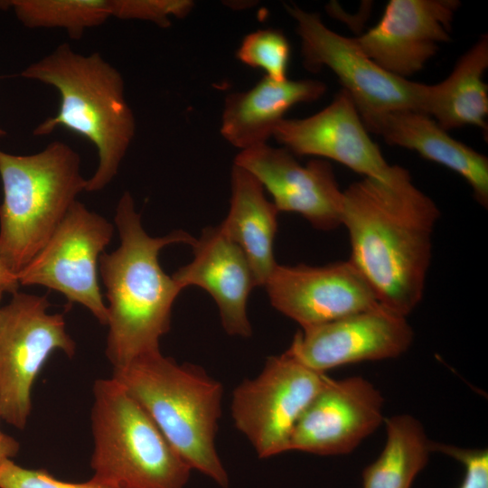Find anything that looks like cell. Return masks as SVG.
Segmentation results:
<instances>
[{"label":"cell","instance_id":"6da1fadb","mask_svg":"<svg viewBox=\"0 0 488 488\" xmlns=\"http://www.w3.org/2000/svg\"><path fill=\"white\" fill-rule=\"evenodd\" d=\"M439 217L435 202L399 165L386 180L363 177L343 191L349 260L378 302L405 317L423 298Z\"/></svg>","mask_w":488,"mask_h":488},{"label":"cell","instance_id":"7a4b0ae2","mask_svg":"<svg viewBox=\"0 0 488 488\" xmlns=\"http://www.w3.org/2000/svg\"><path fill=\"white\" fill-rule=\"evenodd\" d=\"M120 245L102 253L99 269L106 287L108 326L106 356L113 370L159 352V342L171 325L174 300L183 290L159 263L162 249L192 246L195 238L182 230L163 237L146 233L129 192L116 209Z\"/></svg>","mask_w":488,"mask_h":488},{"label":"cell","instance_id":"3957f363","mask_svg":"<svg viewBox=\"0 0 488 488\" xmlns=\"http://www.w3.org/2000/svg\"><path fill=\"white\" fill-rule=\"evenodd\" d=\"M21 75L51 85L60 93L57 114L40 123L33 135L47 136L63 127L93 143L99 164L87 179L85 192L105 188L117 175L136 134V119L125 99L120 72L99 52L83 55L64 42Z\"/></svg>","mask_w":488,"mask_h":488},{"label":"cell","instance_id":"277c9868","mask_svg":"<svg viewBox=\"0 0 488 488\" xmlns=\"http://www.w3.org/2000/svg\"><path fill=\"white\" fill-rule=\"evenodd\" d=\"M192 470L229 486L215 439L221 414L222 384L201 367L177 363L161 352L113 370Z\"/></svg>","mask_w":488,"mask_h":488},{"label":"cell","instance_id":"5b68a950","mask_svg":"<svg viewBox=\"0 0 488 488\" xmlns=\"http://www.w3.org/2000/svg\"><path fill=\"white\" fill-rule=\"evenodd\" d=\"M80 166L79 154L59 140L29 155L0 150V258L14 274L42 249L86 190Z\"/></svg>","mask_w":488,"mask_h":488},{"label":"cell","instance_id":"8992f818","mask_svg":"<svg viewBox=\"0 0 488 488\" xmlns=\"http://www.w3.org/2000/svg\"><path fill=\"white\" fill-rule=\"evenodd\" d=\"M92 479L111 488H184L192 468L113 377L93 386Z\"/></svg>","mask_w":488,"mask_h":488},{"label":"cell","instance_id":"52a82bcc","mask_svg":"<svg viewBox=\"0 0 488 488\" xmlns=\"http://www.w3.org/2000/svg\"><path fill=\"white\" fill-rule=\"evenodd\" d=\"M46 296L15 292L0 307V417L23 429L32 410L34 381L52 353L68 357L76 343L62 314H49Z\"/></svg>","mask_w":488,"mask_h":488},{"label":"cell","instance_id":"ba28073f","mask_svg":"<svg viewBox=\"0 0 488 488\" xmlns=\"http://www.w3.org/2000/svg\"><path fill=\"white\" fill-rule=\"evenodd\" d=\"M286 10L296 22L305 67L329 68L353 99L360 115L397 109L426 114L429 85L386 71L349 38L330 30L318 14L293 5Z\"/></svg>","mask_w":488,"mask_h":488},{"label":"cell","instance_id":"9c48e42d","mask_svg":"<svg viewBox=\"0 0 488 488\" xmlns=\"http://www.w3.org/2000/svg\"><path fill=\"white\" fill-rule=\"evenodd\" d=\"M327 377L286 351L268 357L257 377L243 380L234 389V426L247 437L259 458L287 452L296 422Z\"/></svg>","mask_w":488,"mask_h":488},{"label":"cell","instance_id":"30bf717a","mask_svg":"<svg viewBox=\"0 0 488 488\" xmlns=\"http://www.w3.org/2000/svg\"><path fill=\"white\" fill-rule=\"evenodd\" d=\"M114 230L106 218L76 201L42 249L16 275L20 286H42L58 291L107 325L108 308L98 269Z\"/></svg>","mask_w":488,"mask_h":488},{"label":"cell","instance_id":"8fae6325","mask_svg":"<svg viewBox=\"0 0 488 488\" xmlns=\"http://www.w3.org/2000/svg\"><path fill=\"white\" fill-rule=\"evenodd\" d=\"M407 320L379 304L297 332L287 352L307 367L327 371L351 363L397 358L412 344Z\"/></svg>","mask_w":488,"mask_h":488},{"label":"cell","instance_id":"7c38bea8","mask_svg":"<svg viewBox=\"0 0 488 488\" xmlns=\"http://www.w3.org/2000/svg\"><path fill=\"white\" fill-rule=\"evenodd\" d=\"M383 406V396L368 380L327 377L296 422L287 451L349 454L384 422Z\"/></svg>","mask_w":488,"mask_h":488},{"label":"cell","instance_id":"4fadbf2b","mask_svg":"<svg viewBox=\"0 0 488 488\" xmlns=\"http://www.w3.org/2000/svg\"><path fill=\"white\" fill-rule=\"evenodd\" d=\"M264 287L272 306L302 329L380 304L369 283L349 259L324 266L277 264Z\"/></svg>","mask_w":488,"mask_h":488},{"label":"cell","instance_id":"5bb4252c","mask_svg":"<svg viewBox=\"0 0 488 488\" xmlns=\"http://www.w3.org/2000/svg\"><path fill=\"white\" fill-rule=\"evenodd\" d=\"M234 164L261 183L278 211L300 214L317 230L342 225L343 191L328 162L313 159L301 165L287 149L265 144L241 150Z\"/></svg>","mask_w":488,"mask_h":488},{"label":"cell","instance_id":"9a60e30c","mask_svg":"<svg viewBox=\"0 0 488 488\" xmlns=\"http://www.w3.org/2000/svg\"><path fill=\"white\" fill-rule=\"evenodd\" d=\"M459 6L456 0H390L378 23L354 40L380 68L407 79L450 40Z\"/></svg>","mask_w":488,"mask_h":488},{"label":"cell","instance_id":"2e32d148","mask_svg":"<svg viewBox=\"0 0 488 488\" xmlns=\"http://www.w3.org/2000/svg\"><path fill=\"white\" fill-rule=\"evenodd\" d=\"M273 136L294 155L329 158L364 177L386 180L396 167L389 164L370 137L353 99L344 89L311 117L284 118Z\"/></svg>","mask_w":488,"mask_h":488},{"label":"cell","instance_id":"e0dca14e","mask_svg":"<svg viewBox=\"0 0 488 488\" xmlns=\"http://www.w3.org/2000/svg\"><path fill=\"white\" fill-rule=\"evenodd\" d=\"M192 247L193 259L172 277L182 289L194 286L211 296L228 334L250 337L247 303L257 286L245 254L220 225L205 228Z\"/></svg>","mask_w":488,"mask_h":488},{"label":"cell","instance_id":"ac0fdd59","mask_svg":"<svg viewBox=\"0 0 488 488\" xmlns=\"http://www.w3.org/2000/svg\"><path fill=\"white\" fill-rule=\"evenodd\" d=\"M368 131L385 141L418 152L457 173L471 186L475 200L488 206V159L451 137L430 116L410 109L360 115Z\"/></svg>","mask_w":488,"mask_h":488},{"label":"cell","instance_id":"d6986e66","mask_svg":"<svg viewBox=\"0 0 488 488\" xmlns=\"http://www.w3.org/2000/svg\"><path fill=\"white\" fill-rule=\"evenodd\" d=\"M325 91V84L319 80H275L265 76L250 89L227 96L221 133L240 151L265 145L289 108L317 100Z\"/></svg>","mask_w":488,"mask_h":488},{"label":"cell","instance_id":"ffe728a7","mask_svg":"<svg viewBox=\"0 0 488 488\" xmlns=\"http://www.w3.org/2000/svg\"><path fill=\"white\" fill-rule=\"evenodd\" d=\"M231 196L221 230L245 254L257 286H265L277 262L274 244L278 211L266 199L261 183L246 169L233 164Z\"/></svg>","mask_w":488,"mask_h":488},{"label":"cell","instance_id":"44dd1931","mask_svg":"<svg viewBox=\"0 0 488 488\" xmlns=\"http://www.w3.org/2000/svg\"><path fill=\"white\" fill-rule=\"evenodd\" d=\"M488 36L483 34L456 62L443 81L429 85L426 114L444 130L474 126L487 130Z\"/></svg>","mask_w":488,"mask_h":488},{"label":"cell","instance_id":"7402d4cb","mask_svg":"<svg viewBox=\"0 0 488 488\" xmlns=\"http://www.w3.org/2000/svg\"><path fill=\"white\" fill-rule=\"evenodd\" d=\"M387 440L379 457L361 474V488H411L429 459L431 440L408 414L384 418Z\"/></svg>","mask_w":488,"mask_h":488},{"label":"cell","instance_id":"603a6c76","mask_svg":"<svg viewBox=\"0 0 488 488\" xmlns=\"http://www.w3.org/2000/svg\"><path fill=\"white\" fill-rule=\"evenodd\" d=\"M17 18L29 28L64 29L70 39L80 40L84 32L111 17V0H12Z\"/></svg>","mask_w":488,"mask_h":488},{"label":"cell","instance_id":"cb8c5ba5","mask_svg":"<svg viewBox=\"0 0 488 488\" xmlns=\"http://www.w3.org/2000/svg\"><path fill=\"white\" fill-rule=\"evenodd\" d=\"M291 47L285 34L277 29L258 30L242 40L238 59L246 65L261 69L266 77L286 80Z\"/></svg>","mask_w":488,"mask_h":488},{"label":"cell","instance_id":"d4e9b609","mask_svg":"<svg viewBox=\"0 0 488 488\" xmlns=\"http://www.w3.org/2000/svg\"><path fill=\"white\" fill-rule=\"evenodd\" d=\"M190 0H111V16L122 20H144L166 28L170 18H184L193 9Z\"/></svg>","mask_w":488,"mask_h":488},{"label":"cell","instance_id":"484cf974","mask_svg":"<svg viewBox=\"0 0 488 488\" xmlns=\"http://www.w3.org/2000/svg\"><path fill=\"white\" fill-rule=\"evenodd\" d=\"M0 488H111L92 478L84 483L59 480L44 469H29L12 459L0 466Z\"/></svg>","mask_w":488,"mask_h":488},{"label":"cell","instance_id":"4316f807","mask_svg":"<svg viewBox=\"0 0 488 488\" xmlns=\"http://www.w3.org/2000/svg\"><path fill=\"white\" fill-rule=\"evenodd\" d=\"M431 450L443 453L462 464L465 475L458 488H488L487 448H465L431 441Z\"/></svg>","mask_w":488,"mask_h":488},{"label":"cell","instance_id":"83f0119b","mask_svg":"<svg viewBox=\"0 0 488 488\" xmlns=\"http://www.w3.org/2000/svg\"><path fill=\"white\" fill-rule=\"evenodd\" d=\"M19 449L20 445L18 441L0 430V466L6 460L14 457L19 452Z\"/></svg>","mask_w":488,"mask_h":488},{"label":"cell","instance_id":"f1b7e54d","mask_svg":"<svg viewBox=\"0 0 488 488\" xmlns=\"http://www.w3.org/2000/svg\"><path fill=\"white\" fill-rule=\"evenodd\" d=\"M0 286L6 292L14 294L17 292L20 284L17 276L11 272L0 258Z\"/></svg>","mask_w":488,"mask_h":488},{"label":"cell","instance_id":"f546056e","mask_svg":"<svg viewBox=\"0 0 488 488\" xmlns=\"http://www.w3.org/2000/svg\"><path fill=\"white\" fill-rule=\"evenodd\" d=\"M5 292H6L5 289L3 286H0V301H1L2 296H3Z\"/></svg>","mask_w":488,"mask_h":488},{"label":"cell","instance_id":"4dcf8cb0","mask_svg":"<svg viewBox=\"0 0 488 488\" xmlns=\"http://www.w3.org/2000/svg\"><path fill=\"white\" fill-rule=\"evenodd\" d=\"M5 132L0 128V136H5Z\"/></svg>","mask_w":488,"mask_h":488}]
</instances>
